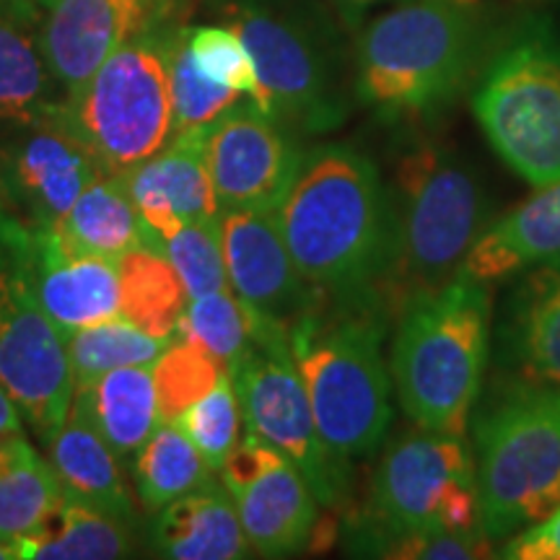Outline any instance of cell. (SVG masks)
<instances>
[{"mask_svg": "<svg viewBox=\"0 0 560 560\" xmlns=\"http://www.w3.org/2000/svg\"><path fill=\"white\" fill-rule=\"evenodd\" d=\"M276 219L312 289L374 299L389 260L392 200L366 153L346 143L306 153Z\"/></svg>", "mask_w": 560, "mask_h": 560, "instance_id": "6da1fadb", "label": "cell"}, {"mask_svg": "<svg viewBox=\"0 0 560 560\" xmlns=\"http://www.w3.org/2000/svg\"><path fill=\"white\" fill-rule=\"evenodd\" d=\"M387 314L371 296L317 299L289 325L291 355L325 444L342 459L371 457L392 423L382 342Z\"/></svg>", "mask_w": 560, "mask_h": 560, "instance_id": "7a4b0ae2", "label": "cell"}, {"mask_svg": "<svg viewBox=\"0 0 560 560\" xmlns=\"http://www.w3.org/2000/svg\"><path fill=\"white\" fill-rule=\"evenodd\" d=\"M389 260L374 299L397 319L412 301L450 285L488 226V195L459 156L418 145L397 159L389 182Z\"/></svg>", "mask_w": 560, "mask_h": 560, "instance_id": "3957f363", "label": "cell"}, {"mask_svg": "<svg viewBox=\"0 0 560 560\" xmlns=\"http://www.w3.org/2000/svg\"><path fill=\"white\" fill-rule=\"evenodd\" d=\"M490 330L488 283L467 278L412 301L397 317L389 374L412 423L465 436L488 366Z\"/></svg>", "mask_w": 560, "mask_h": 560, "instance_id": "277c9868", "label": "cell"}, {"mask_svg": "<svg viewBox=\"0 0 560 560\" xmlns=\"http://www.w3.org/2000/svg\"><path fill=\"white\" fill-rule=\"evenodd\" d=\"M475 24L465 5L418 0L382 13L359 42L361 102L389 117H423L450 104L475 60Z\"/></svg>", "mask_w": 560, "mask_h": 560, "instance_id": "5b68a950", "label": "cell"}, {"mask_svg": "<svg viewBox=\"0 0 560 560\" xmlns=\"http://www.w3.org/2000/svg\"><path fill=\"white\" fill-rule=\"evenodd\" d=\"M475 444L480 527L490 540L560 506V389L522 384L480 418Z\"/></svg>", "mask_w": 560, "mask_h": 560, "instance_id": "8992f818", "label": "cell"}, {"mask_svg": "<svg viewBox=\"0 0 560 560\" xmlns=\"http://www.w3.org/2000/svg\"><path fill=\"white\" fill-rule=\"evenodd\" d=\"M172 34L159 26L140 34L62 102L102 172H130L174 138Z\"/></svg>", "mask_w": 560, "mask_h": 560, "instance_id": "52a82bcc", "label": "cell"}, {"mask_svg": "<svg viewBox=\"0 0 560 560\" xmlns=\"http://www.w3.org/2000/svg\"><path fill=\"white\" fill-rule=\"evenodd\" d=\"M363 548L380 556L392 537L418 529H482L475 457L465 436L416 429L384 452L371 480Z\"/></svg>", "mask_w": 560, "mask_h": 560, "instance_id": "ba28073f", "label": "cell"}, {"mask_svg": "<svg viewBox=\"0 0 560 560\" xmlns=\"http://www.w3.org/2000/svg\"><path fill=\"white\" fill-rule=\"evenodd\" d=\"M490 149L532 187L560 179V34L532 30L490 60L472 100Z\"/></svg>", "mask_w": 560, "mask_h": 560, "instance_id": "9c48e42d", "label": "cell"}, {"mask_svg": "<svg viewBox=\"0 0 560 560\" xmlns=\"http://www.w3.org/2000/svg\"><path fill=\"white\" fill-rule=\"evenodd\" d=\"M0 384L47 444L73 402V374L66 338L34 291L30 229L9 215H0Z\"/></svg>", "mask_w": 560, "mask_h": 560, "instance_id": "30bf717a", "label": "cell"}, {"mask_svg": "<svg viewBox=\"0 0 560 560\" xmlns=\"http://www.w3.org/2000/svg\"><path fill=\"white\" fill-rule=\"evenodd\" d=\"M229 19L255 62L260 81L257 107L306 132L338 128L346 104L310 30L262 0H231Z\"/></svg>", "mask_w": 560, "mask_h": 560, "instance_id": "8fae6325", "label": "cell"}, {"mask_svg": "<svg viewBox=\"0 0 560 560\" xmlns=\"http://www.w3.org/2000/svg\"><path fill=\"white\" fill-rule=\"evenodd\" d=\"M249 433L278 450L310 482L322 506H338L348 490V459L325 444L291 348H249L229 366Z\"/></svg>", "mask_w": 560, "mask_h": 560, "instance_id": "7c38bea8", "label": "cell"}, {"mask_svg": "<svg viewBox=\"0 0 560 560\" xmlns=\"http://www.w3.org/2000/svg\"><path fill=\"white\" fill-rule=\"evenodd\" d=\"M102 174L100 161L75 136L62 104L42 120L0 136V195L11 221L55 229L75 198Z\"/></svg>", "mask_w": 560, "mask_h": 560, "instance_id": "4fadbf2b", "label": "cell"}, {"mask_svg": "<svg viewBox=\"0 0 560 560\" xmlns=\"http://www.w3.org/2000/svg\"><path fill=\"white\" fill-rule=\"evenodd\" d=\"M283 122L252 104H234L206 128V161L221 210H278L301 166Z\"/></svg>", "mask_w": 560, "mask_h": 560, "instance_id": "5bb4252c", "label": "cell"}, {"mask_svg": "<svg viewBox=\"0 0 560 560\" xmlns=\"http://www.w3.org/2000/svg\"><path fill=\"white\" fill-rule=\"evenodd\" d=\"M164 5L166 0H55L42 21V47L66 96L120 47L159 26Z\"/></svg>", "mask_w": 560, "mask_h": 560, "instance_id": "9a60e30c", "label": "cell"}, {"mask_svg": "<svg viewBox=\"0 0 560 560\" xmlns=\"http://www.w3.org/2000/svg\"><path fill=\"white\" fill-rule=\"evenodd\" d=\"M219 231L231 291L252 310L291 325L317 299L285 247L276 210H221Z\"/></svg>", "mask_w": 560, "mask_h": 560, "instance_id": "2e32d148", "label": "cell"}, {"mask_svg": "<svg viewBox=\"0 0 560 560\" xmlns=\"http://www.w3.org/2000/svg\"><path fill=\"white\" fill-rule=\"evenodd\" d=\"M30 272L62 338L120 317L117 260L73 247L58 229H30Z\"/></svg>", "mask_w": 560, "mask_h": 560, "instance_id": "e0dca14e", "label": "cell"}, {"mask_svg": "<svg viewBox=\"0 0 560 560\" xmlns=\"http://www.w3.org/2000/svg\"><path fill=\"white\" fill-rule=\"evenodd\" d=\"M140 219L164 247L185 223L221 215L206 161V130L174 132L151 159L120 174Z\"/></svg>", "mask_w": 560, "mask_h": 560, "instance_id": "ac0fdd59", "label": "cell"}, {"mask_svg": "<svg viewBox=\"0 0 560 560\" xmlns=\"http://www.w3.org/2000/svg\"><path fill=\"white\" fill-rule=\"evenodd\" d=\"M520 276L499 319L501 363L527 387L560 389V257Z\"/></svg>", "mask_w": 560, "mask_h": 560, "instance_id": "d6986e66", "label": "cell"}, {"mask_svg": "<svg viewBox=\"0 0 560 560\" xmlns=\"http://www.w3.org/2000/svg\"><path fill=\"white\" fill-rule=\"evenodd\" d=\"M37 0H0V136L42 120L66 102L42 47Z\"/></svg>", "mask_w": 560, "mask_h": 560, "instance_id": "ffe728a7", "label": "cell"}, {"mask_svg": "<svg viewBox=\"0 0 560 560\" xmlns=\"http://www.w3.org/2000/svg\"><path fill=\"white\" fill-rule=\"evenodd\" d=\"M560 257V179L501 215L475 240L457 278L495 283Z\"/></svg>", "mask_w": 560, "mask_h": 560, "instance_id": "44dd1931", "label": "cell"}, {"mask_svg": "<svg viewBox=\"0 0 560 560\" xmlns=\"http://www.w3.org/2000/svg\"><path fill=\"white\" fill-rule=\"evenodd\" d=\"M244 537L257 556L283 558L310 542L317 527V495L285 457L231 493Z\"/></svg>", "mask_w": 560, "mask_h": 560, "instance_id": "7402d4cb", "label": "cell"}, {"mask_svg": "<svg viewBox=\"0 0 560 560\" xmlns=\"http://www.w3.org/2000/svg\"><path fill=\"white\" fill-rule=\"evenodd\" d=\"M45 446L68 499L107 511L125 522H136V506L125 486L120 457L112 452L75 397L58 433Z\"/></svg>", "mask_w": 560, "mask_h": 560, "instance_id": "603a6c76", "label": "cell"}, {"mask_svg": "<svg viewBox=\"0 0 560 560\" xmlns=\"http://www.w3.org/2000/svg\"><path fill=\"white\" fill-rule=\"evenodd\" d=\"M149 545L170 560H240L252 550L234 499L215 482L159 509Z\"/></svg>", "mask_w": 560, "mask_h": 560, "instance_id": "cb8c5ba5", "label": "cell"}, {"mask_svg": "<svg viewBox=\"0 0 560 560\" xmlns=\"http://www.w3.org/2000/svg\"><path fill=\"white\" fill-rule=\"evenodd\" d=\"M91 423L117 457H136L161 423L153 363H132L104 374L89 389L73 392Z\"/></svg>", "mask_w": 560, "mask_h": 560, "instance_id": "d4e9b609", "label": "cell"}, {"mask_svg": "<svg viewBox=\"0 0 560 560\" xmlns=\"http://www.w3.org/2000/svg\"><path fill=\"white\" fill-rule=\"evenodd\" d=\"M73 247L94 252V255L120 260L122 255L138 247H161L140 219L136 202L120 174L102 172L91 185L75 198L58 226Z\"/></svg>", "mask_w": 560, "mask_h": 560, "instance_id": "484cf974", "label": "cell"}, {"mask_svg": "<svg viewBox=\"0 0 560 560\" xmlns=\"http://www.w3.org/2000/svg\"><path fill=\"white\" fill-rule=\"evenodd\" d=\"M132 548V522L62 495L60 506L16 545V552L26 560H112L130 556Z\"/></svg>", "mask_w": 560, "mask_h": 560, "instance_id": "4316f807", "label": "cell"}, {"mask_svg": "<svg viewBox=\"0 0 560 560\" xmlns=\"http://www.w3.org/2000/svg\"><path fill=\"white\" fill-rule=\"evenodd\" d=\"M62 495L50 459L34 452L24 431L0 441V542L16 548L32 537Z\"/></svg>", "mask_w": 560, "mask_h": 560, "instance_id": "83f0119b", "label": "cell"}, {"mask_svg": "<svg viewBox=\"0 0 560 560\" xmlns=\"http://www.w3.org/2000/svg\"><path fill=\"white\" fill-rule=\"evenodd\" d=\"M120 270V314L143 332L161 340L179 335L187 291L164 255V247H138L117 260Z\"/></svg>", "mask_w": 560, "mask_h": 560, "instance_id": "f1b7e54d", "label": "cell"}, {"mask_svg": "<svg viewBox=\"0 0 560 560\" xmlns=\"http://www.w3.org/2000/svg\"><path fill=\"white\" fill-rule=\"evenodd\" d=\"M213 472L198 446L174 420H161L132 462L136 493L153 514L182 495L213 486Z\"/></svg>", "mask_w": 560, "mask_h": 560, "instance_id": "f546056e", "label": "cell"}, {"mask_svg": "<svg viewBox=\"0 0 560 560\" xmlns=\"http://www.w3.org/2000/svg\"><path fill=\"white\" fill-rule=\"evenodd\" d=\"M172 340L153 338L122 317H112L100 325L83 327L66 338L73 392L89 389L104 374L132 366V363H153L164 353Z\"/></svg>", "mask_w": 560, "mask_h": 560, "instance_id": "4dcf8cb0", "label": "cell"}, {"mask_svg": "<svg viewBox=\"0 0 560 560\" xmlns=\"http://www.w3.org/2000/svg\"><path fill=\"white\" fill-rule=\"evenodd\" d=\"M226 366L208 353L200 342L177 335L164 353L153 361L161 420H177L190 405L206 397Z\"/></svg>", "mask_w": 560, "mask_h": 560, "instance_id": "1f68e13d", "label": "cell"}, {"mask_svg": "<svg viewBox=\"0 0 560 560\" xmlns=\"http://www.w3.org/2000/svg\"><path fill=\"white\" fill-rule=\"evenodd\" d=\"M179 335L200 342L229 369L252 342L249 306L231 289L190 299L182 314Z\"/></svg>", "mask_w": 560, "mask_h": 560, "instance_id": "d6a6232c", "label": "cell"}, {"mask_svg": "<svg viewBox=\"0 0 560 560\" xmlns=\"http://www.w3.org/2000/svg\"><path fill=\"white\" fill-rule=\"evenodd\" d=\"M172 100H174V132L206 130L223 112L231 109L242 94L234 89L210 81L195 66L190 47H187V30L172 34Z\"/></svg>", "mask_w": 560, "mask_h": 560, "instance_id": "836d02e7", "label": "cell"}, {"mask_svg": "<svg viewBox=\"0 0 560 560\" xmlns=\"http://www.w3.org/2000/svg\"><path fill=\"white\" fill-rule=\"evenodd\" d=\"M182 431L190 436V441L198 446L202 459L208 462L213 470H221L223 459L234 450L240 441V423H242V408L240 397H236L234 382H231L229 369L223 371L221 380L215 387L200 397L198 402L190 405L182 416L174 420Z\"/></svg>", "mask_w": 560, "mask_h": 560, "instance_id": "e575fe53", "label": "cell"}, {"mask_svg": "<svg viewBox=\"0 0 560 560\" xmlns=\"http://www.w3.org/2000/svg\"><path fill=\"white\" fill-rule=\"evenodd\" d=\"M164 255L177 270L187 299L231 289L226 262H223L219 219L185 223L172 240L164 242Z\"/></svg>", "mask_w": 560, "mask_h": 560, "instance_id": "d590c367", "label": "cell"}, {"mask_svg": "<svg viewBox=\"0 0 560 560\" xmlns=\"http://www.w3.org/2000/svg\"><path fill=\"white\" fill-rule=\"evenodd\" d=\"M187 47H190L195 66L210 81L234 89L236 94H247L252 102L260 96L255 62L242 37L231 26L187 30Z\"/></svg>", "mask_w": 560, "mask_h": 560, "instance_id": "8d00e7d4", "label": "cell"}, {"mask_svg": "<svg viewBox=\"0 0 560 560\" xmlns=\"http://www.w3.org/2000/svg\"><path fill=\"white\" fill-rule=\"evenodd\" d=\"M490 537L482 529H418L392 537L382 545L380 558L397 560H478L490 558Z\"/></svg>", "mask_w": 560, "mask_h": 560, "instance_id": "74e56055", "label": "cell"}, {"mask_svg": "<svg viewBox=\"0 0 560 560\" xmlns=\"http://www.w3.org/2000/svg\"><path fill=\"white\" fill-rule=\"evenodd\" d=\"M501 558L509 560H560V506L542 522L511 535Z\"/></svg>", "mask_w": 560, "mask_h": 560, "instance_id": "f35d334b", "label": "cell"}, {"mask_svg": "<svg viewBox=\"0 0 560 560\" xmlns=\"http://www.w3.org/2000/svg\"><path fill=\"white\" fill-rule=\"evenodd\" d=\"M13 433H21V412L9 392L3 389V384H0V441L13 436Z\"/></svg>", "mask_w": 560, "mask_h": 560, "instance_id": "ab89813d", "label": "cell"}, {"mask_svg": "<svg viewBox=\"0 0 560 560\" xmlns=\"http://www.w3.org/2000/svg\"><path fill=\"white\" fill-rule=\"evenodd\" d=\"M16 558H19L16 548H11V545L0 542V560H16Z\"/></svg>", "mask_w": 560, "mask_h": 560, "instance_id": "60d3db41", "label": "cell"}, {"mask_svg": "<svg viewBox=\"0 0 560 560\" xmlns=\"http://www.w3.org/2000/svg\"><path fill=\"white\" fill-rule=\"evenodd\" d=\"M342 3H350V5H366V3H374V0H342Z\"/></svg>", "mask_w": 560, "mask_h": 560, "instance_id": "b9f144b4", "label": "cell"}, {"mask_svg": "<svg viewBox=\"0 0 560 560\" xmlns=\"http://www.w3.org/2000/svg\"><path fill=\"white\" fill-rule=\"evenodd\" d=\"M37 3L42 5V9H50V5L55 3V0H37Z\"/></svg>", "mask_w": 560, "mask_h": 560, "instance_id": "7bdbcfd3", "label": "cell"}, {"mask_svg": "<svg viewBox=\"0 0 560 560\" xmlns=\"http://www.w3.org/2000/svg\"><path fill=\"white\" fill-rule=\"evenodd\" d=\"M454 3H459V5H470V3H475V0H454Z\"/></svg>", "mask_w": 560, "mask_h": 560, "instance_id": "ee69618b", "label": "cell"}]
</instances>
